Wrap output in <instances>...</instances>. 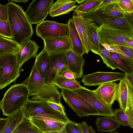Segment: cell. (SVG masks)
Returning <instances> with one entry per match:
<instances>
[{
  "mask_svg": "<svg viewBox=\"0 0 133 133\" xmlns=\"http://www.w3.org/2000/svg\"><path fill=\"white\" fill-rule=\"evenodd\" d=\"M21 83L25 85L28 88L29 96H32L30 100L61 103L62 96L58 87L53 84H45L34 64L29 76Z\"/></svg>",
  "mask_w": 133,
  "mask_h": 133,
  "instance_id": "6da1fadb",
  "label": "cell"
},
{
  "mask_svg": "<svg viewBox=\"0 0 133 133\" xmlns=\"http://www.w3.org/2000/svg\"><path fill=\"white\" fill-rule=\"evenodd\" d=\"M8 5V21L13 38L20 45L32 37L33 31L22 7L9 2Z\"/></svg>",
  "mask_w": 133,
  "mask_h": 133,
  "instance_id": "7a4b0ae2",
  "label": "cell"
},
{
  "mask_svg": "<svg viewBox=\"0 0 133 133\" xmlns=\"http://www.w3.org/2000/svg\"><path fill=\"white\" fill-rule=\"evenodd\" d=\"M29 97V90L25 85L21 83L11 85L0 101L3 115L8 116L15 113L24 106Z\"/></svg>",
  "mask_w": 133,
  "mask_h": 133,
  "instance_id": "3957f363",
  "label": "cell"
},
{
  "mask_svg": "<svg viewBox=\"0 0 133 133\" xmlns=\"http://www.w3.org/2000/svg\"><path fill=\"white\" fill-rule=\"evenodd\" d=\"M23 108L25 117L29 118L33 116H40L52 118L65 123L70 121L66 115L55 110L45 101H33L28 99Z\"/></svg>",
  "mask_w": 133,
  "mask_h": 133,
  "instance_id": "277c9868",
  "label": "cell"
},
{
  "mask_svg": "<svg viewBox=\"0 0 133 133\" xmlns=\"http://www.w3.org/2000/svg\"><path fill=\"white\" fill-rule=\"evenodd\" d=\"M21 68L16 53L0 56V89L15 82L20 75Z\"/></svg>",
  "mask_w": 133,
  "mask_h": 133,
  "instance_id": "5b68a950",
  "label": "cell"
},
{
  "mask_svg": "<svg viewBox=\"0 0 133 133\" xmlns=\"http://www.w3.org/2000/svg\"><path fill=\"white\" fill-rule=\"evenodd\" d=\"M100 44L105 43L109 46L116 45L129 47L127 40L133 38V32L108 25L102 24L98 27Z\"/></svg>",
  "mask_w": 133,
  "mask_h": 133,
  "instance_id": "8992f818",
  "label": "cell"
},
{
  "mask_svg": "<svg viewBox=\"0 0 133 133\" xmlns=\"http://www.w3.org/2000/svg\"><path fill=\"white\" fill-rule=\"evenodd\" d=\"M61 96L66 104L79 117L99 115L98 111L82 97L73 91L61 89Z\"/></svg>",
  "mask_w": 133,
  "mask_h": 133,
  "instance_id": "52a82bcc",
  "label": "cell"
},
{
  "mask_svg": "<svg viewBox=\"0 0 133 133\" xmlns=\"http://www.w3.org/2000/svg\"><path fill=\"white\" fill-rule=\"evenodd\" d=\"M36 34L43 40L46 38L69 37L68 23L64 24L54 21H44L37 25Z\"/></svg>",
  "mask_w": 133,
  "mask_h": 133,
  "instance_id": "ba28073f",
  "label": "cell"
},
{
  "mask_svg": "<svg viewBox=\"0 0 133 133\" xmlns=\"http://www.w3.org/2000/svg\"><path fill=\"white\" fill-rule=\"evenodd\" d=\"M53 2V0L32 1L24 12L30 23L31 25H37L44 21L49 12Z\"/></svg>",
  "mask_w": 133,
  "mask_h": 133,
  "instance_id": "9c48e42d",
  "label": "cell"
},
{
  "mask_svg": "<svg viewBox=\"0 0 133 133\" xmlns=\"http://www.w3.org/2000/svg\"><path fill=\"white\" fill-rule=\"evenodd\" d=\"M131 15L123 18H119L110 17L102 14L99 10L94 12L87 14L84 16V17L92 20L99 25L105 24L123 30H128L133 32L132 19Z\"/></svg>",
  "mask_w": 133,
  "mask_h": 133,
  "instance_id": "30bf717a",
  "label": "cell"
},
{
  "mask_svg": "<svg viewBox=\"0 0 133 133\" xmlns=\"http://www.w3.org/2000/svg\"><path fill=\"white\" fill-rule=\"evenodd\" d=\"M65 52L49 53V63L43 79L45 84H52L53 80L57 76H60L63 72L68 70Z\"/></svg>",
  "mask_w": 133,
  "mask_h": 133,
  "instance_id": "8fae6325",
  "label": "cell"
},
{
  "mask_svg": "<svg viewBox=\"0 0 133 133\" xmlns=\"http://www.w3.org/2000/svg\"><path fill=\"white\" fill-rule=\"evenodd\" d=\"M82 97L98 112L99 115L113 117L114 111L112 108L103 103L93 92L92 90L84 87L73 91Z\"/></svg>",
  "mask_w": 133,
  "mask_h": 133,
  "instance_id": "7c38bea8",
  "label": "cell"
},
{
  "mask_svg": "<svg viewBox=\"0 0 133 133\" xmlns=\"http://www.w3.org/2000/svg\"><path fill=\"white\" fill-rule=\"evenodd\" d=\"M124 76V74L120 72L98 71L84 75L82 82L84 86H97L120 81Z\"/></svg>",
  "mask_w": 133,
  "mask_h": 133,
  "instance_id": "4fadbf2b",
  "label": "cell"
},
{
  "mask_svg": "<svg viewBox=\"0 0 133 133\" xmlns=\"http://www.w3.org/2000/svg\"><path fill=\"white\" fill-rule=\"evenodd\" d=\"M116 100L121 109L133 110V88L130 86L124 78L120 80L117 84Z\"/></svg>",
  "mask_w": 133,
  "mask_h": 133,
  "instance_id": "5bb4252c",
  "label": "cell"
},
{
  "mask_svg": "<svg viewBox=\"0 0 133 133\" xmlns=\"http://www.w3.org/2000/svg\"><path fill=\"white\" fill-rule=\"evenodd\" d=\"M72 19L81 40L85 53L87 54L90 50L88 35V29L92 20L84 17L82 14L74 11Z\"/></svg>",
  "mask_w": 133,
  "mask_h": 133,
  "instance_id": "9a60e30c",
  "label": "cell"
},
{
  "mask_svg": "<svg viewBox=\"0 0 133 133\" xmlns=\"http://www.w3.org/2000/svg\"><path fill=\"white\" fill-rule=\"evenodd\" d=\"M117 84L113 82H109L100 85L93 92L105 104L109 107L116 100Z\"/></svg>",
  "mask_w": 133,
  "mask_h": 133,
  "instance_id": "2e32d148",
  "label": "cell"
},
{
  "mask_svg": "<svg viewBox=\"0 0 133 133\" xmlns=\"http://www.w3.org/2000/svg\"><path fill=\"white\" fill-rule=\"evenodd\" d=\"M43 41L44 47L49 53L66 52L72 49V44L69 37L46 38Z\"/></svg>",
  "mask_w": 133,
  "mask_h": 133,
  "instance_id": "e0dca14e",
  "label": "cell"
},
{
  "mask_svg": "<svg viewBox=\"0 0 133 133\" xmlns=\"http://www.w3.org/2000/svg\"><path fill=\"white\" fill-rule=\"evenodd\" d=\"M39 48L36 42L30 39L19 45L16 54L20 68L31 58L36 57Z\"/></svg>",
  "mask_w": 133,
  "mask_h": 133,
  "instance_id": "ac0fdd59",
  "label": "cell"
},
{
  "mask_svg": "<svg viewBox=\"0 0 133 133\" xmlns=\"http://www.w3.org/2000/svg\"><path fill=\"white\" fill-rule=\"evenodd\" d=\"M29 118L33 124L43 133L61 130L64 127L66 123L40 116H33Z\"/></svg>",
  "mask_w": 133,
  "mask_h": 133,
  "instance_id": "d6986e66",
  "label": "cell"
},
{
  "mask_svg": "<svg viewBox=\"0 0 133 133\" xmlns=\"http://www.w3.org/2000/svg\"><path fill=\"white\" fill-rule=\"evenodd\" d=\"M68 64V70L73 73L77 79L83 76V67L85 60L82 56L77 54L71 50L65 52Z\"/></svg>",
  "mask_w": 133,
  "mask_h": 133,
  "instance_id": "ffe728a7",
  "label": "cell"
},
{
  "mask_svg": "<svg viewBox=\"0 0 133 133\" xmlns=\"http://www.w3.org/2000/svg\"><path fill=\"white\" fill-rule=\"evenodd\" d=\"M75 0H58L53 4L49 13L50 16L54 17L69 13L74 10L77 6Z\"/></svg>",
  "mask_w": 133,
  "mask_h": 133,
  "instance_id": "44dd1931",
  "label": "cell"
},
{
  "mask_svg": "<svg viewBox=\"0 0 133 133\" xmlns=\"http://www.w3.org/2000/svg\"><path fill=\"white\" fill-rule=\"evenodd\" d=\"M69 28V37L72 46L71 50L75 53L82 56L85 52L82 43L72 19L68 22Z\"/></svg>",
  "mask_w": 133,
  "mask_h": 133,
  "instance_id": "7402d4cb",
  "label": "cell"
},
{
  "mask_svg": "<svg viewBox=\"0 0 133 133\" xmlns=\"http://www.w3.org/2000/svg\"><path fill=\"white\" fill-rule=\"evenodd\" d=\"M97 130L99 132H109L116 130L120 124L113 117H97L95 121Z\"/></svg>",
  "mask_w": 133,
  "mask_h": 133,
  "instance_id": "603a6c76",
  "label": "cell"
},
{
  "mask_svg": "<svg viewBox=\"0 0 133 133\" xmlns=\"http://www.w3.org/2000/svg\"><path fill=\"white\" fill-rule=\"evenodd\" d=\"M25 117L23 107L8 116L6 124L1 133H12Z\"/></svg>",
  "mask_w": 133,
  "mask_h": 133,
  "instance_id": "cb8c5ba5",
  "label": "cell"
},
{
  "mask_svg": "<svg viewBox=\"0 0 133 133\" xmlns=\"http://www.w3.org/2000/svg\"><path fill=\"white\" fill-rule=\"evenodd\" d=\"M88 37L90 46V50L98 55L100 49V37L98 27L94 23L91 22L89 26Z\"/></svg>",
  "mask_w": 133,
  "mask_h": 133,
  "instance_id": "d4e9b609",
  "label": "cell"
},
{
  "mask_svg": "<svg viewBox=\"0 0 133 133\" xmlns=\"http://www.w3.org/2000/svg\"><path fill=\"white\" fill-rule=\"evenodd\" d=\"M49 63V53L44 47L36 57L34 64L41 77L44 78Z\"/></svg>",
  "mask_w": 133,
  "mask_h": 133,
  "instance_id": "484cf974",
  "label": "cell"
},
{
  "mask_svg": "<svg viewBox=\"0 0 133 133\" xmlns=\"http://www.w3.org/2000/svg\"><path fill=\"white\" fill-rule=\"evenodd\" d=\"M115 119L120 124L133 128V110L125 111L121 109H115L114 111Z\"/></svg>",
  "mask_w": 133,
  "mask_h": 133,
  "instance_id": "4316f807",
  "label": "cell"
},
{
  "mask_svg": "<svg viewBox=\"0 0 133 133\" xmlns=\"http://www.w3.org/2000/svg\"><path fill=\"white\" fill-rule=\"evenodd\" d=\"M118 1L105 6L99 10L102 14L110 17L123 18L129 15L121 8Z\"/></svg>",
  "mask_w": 133,
  "mask_h": 133,
  "instance_id": "83f0119b",
  "label": "cell"
},
{
  "mask_svg": "<svg viewBox=\"0 0 133 133\" xmlns=\"http://www.w3.org/2000/svg\"><path fill=\"white\" fill-rule=\"evenodd\" d=\"M53 84L61 89L73 91L82 87L79 82L67 79L61 76H57L54 79Z\"/></svg>",
  "mask_w": 133,
  "mask_h": 133,
  "instance_id": "f1b7e54d",
  "label": "cell"
},
{
  "mask_svg": "<svg viewBox=\"0 0 133 133\" xmlns=\"http://www.w3.org/2000/svg\"><path fill=\"white\" fill-rule=\"evenodd\" d=\"M19 46V45L12 39L0 35V56L16 53Z\"/></svg>",
  "mask_w": 133,
  "mask_h": 133,
  "instance_id": "f546056e",
  "label": "cell"
},
{
  "mask_svg": "<svg viewBox=\"0 0 133 133\" xmlns=\"http://www.w3.org/2000/svg\"><path fill=\"white\" fill-rule=\"evenodd\" d=\"M12 133H43L32 123L30 119L25 117Z\"/></svg>",
  "mask_w": 133,
  "mask_h": 133,
  "instance_id": "4dcf8cb0",
  "label": "cell"
},
{
  "mask_svg": "<svg viewBox=\"0 0 133 133\" xmlns=\"http://www.w3.org/2000/svg\"><path fill=\"white\" fill-rule=\"evenodd\" d=\"M103 0H85L84 3L77 6L74 10L82 14L83 16L97 6Z\"/></svg>",
  "mask_w": 133,
  "mask_h": 133,
  "instance_id": "1f68e13d",
  "label": "cell"
},
{
  "mask_svg": "<svg viewBox=\"0 0 133 133\" xmlns=\"http://www.w3.org/2000/svg\"><path fill=\"white\" fill-rule=\"evenodd\" d=\"M110 53L114 63L117 68L122 71L124 74L133 73V69L117 54L110 52Z\"/></svg>",
  "mask_w": 133,
  "mask_h": 133,
  "instance_id": "d6a6232c",
  "label": "cell"
},
{
  "mask_svg": "<svg viewBox=\"0 0 133 133\" xmlns=\"http://www.w3.org/2000/svg\"><path fill=\"white\" fill-rule=\"evenodd\" d=\"M122 54H117L133 69V48L118 45Z\"/></svg>",
  "mask_w": 133,
  "mask_h": 133,
  "instance_id": "836d02e7",
  "label": "cell"
},
{
  "mask_svg": "<svg viewBox=\"0 0 133 133\" xmlns=\"http://www.w3.org/2000/svg\"><path fill=\"white\" fill-rule=\"evenodd\" d=\"M98 55L101 57L104 63L108 68H110L113 70L117 68L113 61L110 51L106 49L101 44Z\"/></svg>",
  "mask_w": 133,
  "mask_h": 133,
  "instance_id": "e575fe53",
  "label": "cell"
},
{
  "mask_svg": "<svg viewBox=\"0 0 133 133\" xmlns=\"http://www.w3.org/2000/svg\"><path fill=\"white\" fill-rule=\"evenodd\" d=\"M0 35L9 39L13 38L8 20L5 21L0 19Z\"/></svg>",
  "mask_w": 133,
  "mask_h": 133,
  "instance_id": "d590c367",
  "label": "cell"
},
{
  "mask_svg": "<svg viewBox=\"0 0 133 133\" xmlns=\"http://www.w3.org/2000/svg\"><path fill=\"white\" fill-rule=\"evenodd\" d=\"M118 3L122 9L129 15H132L133 12V1L118 0Z\"/></svg>",
  "mask_w": 133,
  "mask_h": 133,
  "instance_id": "8d00e7d4",
  "label": "cell"
},
{
  "mask_svg": "<svg viewBox=\"0 0 133 133\" xmlns=\"http://www.w3.org/2000/svg\"><path fill=\"white\" fill-rule=\"evenodd\" d=\"M64 128L67 133H81L78 123L71 120L66 124Z\"/></svg>",
  "mask_w": 133,
  "mask_h": 133,
  "instance_id": "74e56055",
  "label": "cell"
},
{
  "mask_svg": "<svg viewBox=\"0 0 133 133\" xmlns=\"http://www.w3.org/2000/svg\"><path fill=\"white\" fill-rule=\"evenodd\" d=\"M48 104L56 111L66 115L65 112V108L61 103L58 104L51 102L47 101Z\"/></svg>",
  "mask_w": 133,
  "mask_h": 133,
  "instance_id": "f35d334b",
  "label": "cell"
},
{
  "mask_svg": "<svg viewBox=\"0 0 133 133\" xmlns=\"http://www.w3.org/2000/svg\"><path fill=\"white\" fill-rule=\"evenodd\" d=\"M8 9L7 4L5 5L0 4V19L5 21L8 20Z\"/></svg>",
  "mask_w": 133,
  "mask_h": 133,
  "instance_id": "ab89813d",
  "label": "cell"
},
{
  "mask_svg": "<svg viewBox=\"0 0 133 133\" xmlns=\"http://www.w3.org/2000/svg\"><path fill=\"white\" fill-rule=\"evenodd\" d=\"M117 1L118 0H103L102 2L100 4L88 13L94 12L99 10L104 6L110 4L114 3Z\"/></svg>",
  "mask_w": 133,
  "mask_h": 133,
  "instance_id": "60d3db41",
  "label": "cell"
},
{
  "mask_svg": "<svg viewBox=\"0 0 133 133\" xmlns=\"http://www.w3.org/2000/svg\"><path fill=\"white\" fill-rule=\"evenodd\" d=\"M59 76L73 81H76V79L77 78L75 75L68 70L63 72Z\"/></svg>",
  "mask_w": 133,
  "mask_h": 133,
  "instance_id": "b9f144b4",
  "label": "cell"
},
{
  "mask_svg": "<svg viewBox=\"0 0 133 133\" xmlns=\"http://www.w3.org/2000/svg\"><path fill=\"white\" fill-rule=\"evenodd\" d=\"M78 125L81 133H89L88 130L89 126L85 121L78 123Z\"/></svg>",
  "mask_w": 133,
  "mask_h": 133,
  "instance_id": "7bdbcfd3",
  "label": "cell"
},
{
  "mask_svg": "<svg viewBox=\"0 0 133 133\" xmlns=\"http://www.w3.org/2000/svg\"><path fill=\"white\" fill-rule=\"evenodd\" d=\"M124 74V78L127 81L130 86L133 88V73Z\"/></svg>",
  "mask_w": 133,
  "mask_h": 133,
  "instance_id": "ee69618b",
  "label": "cell"
},
{
  "mask_svg": "<svg viewBox=\"0 0 133 133\" xmlns=\"http://www.w3.org/2000/svg\"><path fill=\"white\" fill-rule=\"evenodd\" d=\"M7 118H0V133L5 126L7 121Z\"/></svg>",
  "mask_w": 133,
  "mask_h": 133,
  "instance_id": "f6af8a7d",
  "label": "cell"
},
{
  "mask_svg": "<svg viewBox=\"0 0 133 133\" xmlns=\"http://www.w3.org/2000/svg\"><path fill=\"white\" fill-rule=\"evenodd\" d=\"M43 133H67L64 127L62 129L56 131L47 132Z\"/></svg>",
  "mask_w": 133,
  "mask_h": 133,
  "instance_id": "bcb514c9",
  "label": "cell"
},
{
  "mask_svg": "<svg viewBox=\"0 0 133 133\" xmlns=\"http://www.w3.org/2000/svg\"><path fill=\"white\" fill-rule=\"evenodd\" d=\"M127 44L129 47L133 48V38H130L127 40Z\"/></svg>",
  "mask_w": 133,
  "mask_h": 133,
  "instance_id": "7dc6e473",
  "label": "cell"
},
{
  "mask_svg": "<svg viewBox=\"0 0 133 133\" xmlns=\"http://www.w3.org/2000/svg\"><path fill=\"white\" fill-rule=\"evenodd\" d=\"M88 130L89 133H97L95 131L93 128L90 126H89Z\"/></svg>",
  "mask_w": 133,
  "mask_h": 133,
  "instance_id": "c3c4849f",
  "label": "cell"
},
{
  "mask_svg": "<svg viewBox=\"0 0 133 133\" xmlns=\"http://www.w3.org/2000/svg\"><path fill=\"white\" fill-rule=\"evenodd\" d=\"M13 2H16L18 3L19 2H23L25 3L28 1V0H10Z\"/></svg>",
  "mask_w": 133,
  "mask_h": 133,
  "instance_id": "681fc988",
  "label": "cell"
},
{
  "mask_svg": "<svg viewBox=\"0 0 133 133\" xmlns=\"http://www.w3.org/2000/svg\"><path fill=\"white\" fill-rule=\"evenodd\" d=\"M76 2L78 3L79 4H80L84 2H85V0H75Z\"/></svg>",
  "mask_w": 133,
  "mask_h": 133,
  "instance_id": "f907efd6",
  "label": "cell"
},
{
  "mask_svg": "<svg viewBox=\"0 0 133 133\" xmlns=\"http://www.w3.org/2000/svg\"><path fill=\"white\" fill-rule=\"evenodd\" d=\"M110 133H120L118 132L117 131H112L110 132Z\"/></svg>",
  "mask_w": 133,
  "mask_h": 133,
  "instance_id": "816d5d0a",
  "label": "cell"
},
{
  "mask_svg": "<svg viewBox=\"0 0 133 133\" xmlns=\"http://www.w3.org/2000/svg\"></svg>",
  "mask_w": 133,
  "mask_h": 133,
  "instance_id": "f5cc1de1",
  "label": "cell"
}]
</instances>
